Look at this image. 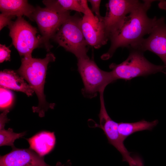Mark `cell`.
Returning a JSON list of instances; mask_svg holds the SVG:
<instances>
[{"label":"cell","instance_id":"obj_8","mask_svg":"<svg viewBox=\"0 0 166 166\" xmlns=\"http://www.w3.org/2000/svg\"><path fill=\"white\" fill-rule=\"evenodd\" d=\"M104 92L100 93V109L99 114L100 126L104 132L109 143L113 146L121 154L122 161L128 163L129 166H139V160L137 156L133 157L131 152L128 151L120 135L118 123L113 121L106 111L105 104Z\"/></svg>","mask_w":166,"mask_h":166},{"label":"cell","instance_id":"obj_20","mask_svg":"<svg viewBox=\"0 0 166 166\" xmlns=\"http://www.w3.org/2000/svg\"><path fill=\"white\" fill-rule=\"evenodd\" d=\"M11 50L5 45H0V62L10 60Z\"/></svg>","mask_w":166,"mask_h":166},{"label":"cell","instance_id":"obj_12","mask_svg":"<svg viewBox=\"0 0 166 166\" xmlns=\"http://www.w3.org/2000/svg\"><path fill=\"white\" fill-rule=\"evenodd\" d=\"M9 153L0 156V166H52L46 164L44 158L30 148L13 147ZM55 166H66L58 162Z\"/></svg>","mask_w":166,"mask_h":166},{"label":"cell","instance_id":"obj_17","mask_svg":"<svg viewBox=\"0 0 166 166\" xmlns=\"http://www.w3.org/2000/svg\"><path fill=\"white\" fill-rule=\"evenodd\" d=\"M42 2L48 8L62 11L73 10L84 14L88 7L86 0H45Z\"/></svg>","mask_w":166,"mask_h":166},{"label":"cell","instance_id":"obj_4","mask_svg":"<svg viewBox=\"0 0 166 166\" xmlns=\"http://www.w3.org/2000/svg\"><path fill=\"white\" fill-rule=\"evenodd\" d=\"M81 20L77 15H70L53 38L60 46L73 54L77 59L88 57V45L81 29Z\"/></svg>","mask_w":166,"mask_h":166},{"label":"cell","instance_id":"obj_5","mask_svg":"<svg viewBox=\"0 0 166 166\" xmlns=\"http://www.w3.org/2000/svg\"><path fill=\"white\" fill-rule=\"evenodd\" d=\"M78 71L84 84L81 91L85 97L92 98L104 92L106 86L115 81L111 72L101 69L89 57L77 59Z\"/></svg>","mask_w":166,"mask_h":166},{"label":"cell","instance_id":"obj_19","mask_svg":"<svg viewBox=\"0 0 166 166\" xmlns=\"http://www.w3.org/2000/svg\"><path fill=\"white\" fill-rule=\"evenodd\" d=\"M0 109H9L13 102V95L9 89L0 87Z\"/></svg>","mask_w":166,"mask_h":166},{"label":"cell","instance_id":"obj_6","mask_svg":"<svg viewBox=\"0 0 166 166\" xmlns=\"http://www.w3.org/2000/svg\"><path fill=\"white\" fill-rule=\"evenodd\" d=\"M8 27L13 44L20 56H32L33 50L42 43L41 36H36L37 29L22 17L12 21Z\"/></svg>","mask_w":166,"mask_h":166},{"label":"cell","instance_id":"obj_15","mask_svg":"<svg viewBox=\"0 0 166 166\" xmlns=\"http://www.w3.org/2000/svg\"><path fill=\"white\" fill-rule=\"evenodd\" d=\"M26 140L30 144V148L42 156L51 151L56 143L54 132L46 131L38 133Z\"/></svg>","mask_w":166,"mask_h":166},{"label":"cell","instance_id":"obj_9","mask_svg":"<svg viewBox=\"0 0 166 166\" xmlns=\"http://www.w3.org/2000/svg\"><path fill=\"white\" fill-rule=\"evenodd\" d=\"M136 0H110L106 4V12L102 21L109 39L121 26L127 16L140 2Z\"/></svg>","mask_w":166,"mask_h":166},{"label":"cell","instance_id":"obj_10","mask_svg":"<svg viewBox=\"0 0 166 166\" xmlns=\"http://www.w3.org/2000/svg\"><path fill=\"white\" fill-rule=\"evenodd\" d=\"M147 38H143L128 48L143 52L150 51L158 56L166 66V24L164 17L157 18Z\"/></svg>","mask_w":166,"mask_h":166},{"label":"cell","instance_id":"obj_7","mask_svg":"<svg viewBox=\"0 0 166 166\" xmlns=\"http://www.w3.org/2000/svg\"><path fill=\"white\" fill-rule=\"evenodd\" d=\"M69 11H62L39 6L35 8L32 16L41 33L42 43L47 51L52 47L49 42L59 28L70 16Z\"/></svg>","mask_w":166,"mask_h":166},{"label":"cell","instance_id":"obj_13","mask_svg":"<svg viewBox=\"0 0 166 166\" xmlns=\"http://www.w3.org/2000/svg\"><path fill=\"white\" fill-rule=\"evenodd\" d=\"M0 87L21 92L28 96H32L34 92L24 78L13 70L6 69L0 72Z\"/></svg>","mask_w":166,"mask_h":166},{"label":"cell","instance_id":"obj_16","mask_svg":"<svg viewBox=\"0 0 166 166\" xmlns=\"http://www.w3.org/2000/svg\"><path fill=\"white\" fill-rule=\"evenodd\" d=\"M158 122L157 120L149 122L143 119L135 122H121L118 123V131L121 139L124 141L128 136L137 132L152 130Z\"/></svg>","mask_w":166,"mask_h":166},{"label":"cell","instance_id":"obj_21","mask_svg":"<svg viewBox=\"0 0 166 166\" xmlns=\"http://www.w3.org/2000/svg\"><path fill=\"white\" fill-rule=\"evenodd\" d=\"M101 0H89L87 2H89L92 6V11L94 12L96 14V15L100 19H101L102 18L100 14V7Z\"/></svg>","mask_w":166,"mask_h":166},{"label":"cell","instance_id":"obj_11","mask_svg":"<svg viewBox=\"0 0 166 166\" xmlns=\"http://www.w3.org/2000/svg\"><path fill=\"white\" fill-rule=\"evenodd\" d=\"M102 18L93 14L89 7L81 18V26L85 39L89 45L98 49L106 44L109 39L105 31Z\"/></svg>","mask_w":166,"mask_h":166},{"label":"cell","instance_id":"obj_22","mask_svg":"<svg viewBox=\"0 0 166 166\" xmlns=\"http://www.w3.org/2000/svg\"><path fill=\"white\" fill-rule=\"evenodd\" d=\"M13 18H14L12 16L1 13L0 14V30L8 25L12 21L11 19Z\"/></svg>","mask_w":166,"mask_h":166},{"label":"cell","instance_id":"obj_2","mask_svg":"<svg viewBox=\"0 0 166 166\" xmlns=\"http://www.w3.org/2000/svg\"><path fill=\"white\" fill-rule=\"evenodd\" d=\"M55 58L51 53H48L43 59L34 58L32 56L24 57L22 59L21 66L17 71L18 74L32 87L37 95L38 105L33 107L32 109L40 117H43L49 109H53L55 106L54 104L46 101L44 90L48 64L54 61Z\"/></svg>","mask_w":166,"mask_h":166},{"label":"cell","instance_id":"obj_14","mask_svg":"<svg viewBox=\"0 0 166 166\" xmlns=\"http://www.w3.org/2000/svg\"><path fill=\"white\" fill-rule=\"evenodd\" d=\"M35 8L26 0H0V10L2 13L14 18L26 16L32 21Z\"/></svg>","mask_w":166,"mask_h":166},{"label":"cell","instance_id":"obj_1","mask_svg":"<svg viewBox=\"0 0 166 166\" xmlns=\"http://www.w3.org/2000/svg\"><path fill=\"white\" fill-rule=\"evenodd\" d=\"M153 1L140 2L127 16L121 27L110 37L111 46L102 56L103 59L111 57L118 48L129 47L150 34L157 19L156 17L150 18L147 14Z\"/></svg>","mask_w":166,"mask_h":166},{"label":"cell","instance_id":"obj_23","mask_svg":"<svg viewBox=\"0 0 166 166\" xmlns=\"http://www.w3.org/2000/svg\"><path fill=\"white\" fill-rule=\"evenodd\" d=\"M9 109L4 110L3 112L0 114V129L4 128L5 123L9 121L7 115L9 112Z\"/></svg>","mask_w":166,"mask_h":166},{"label":"cell","instance_id":"obj_18","mask_svg":"<svg viewBox=\"0 0 166 166\" xmlns=\"http://www.w3.org/2000/svg\"><path fill=\"white\" fill-rule=\"evenodd\" d=\"M25 132L16 133L13 132V129L9 128L5 130L4 128L0 129V146L7 145L14 147V143L15 140L21 138L25 135Z\"/></svg>","mask_w":166,"mask_h":166},{"label":"cell","instance_id":"obj_3","mask_svg":"<svg viewBox=\"0 0 166 166\" xmlns=\"http://www.w3.org/2000/svg\"><path fill=\"white\" fill-rule=\"evenodd\" d=\"M129 49L130 52L126 60L120 64L112 63L109 65L115 81L119 79L130 80L159 72L165 74L166 66L155 65L145 58L143 52L136 49Z\"/></svg>","mask_w":166,"mask_h":166}]
</instances>
